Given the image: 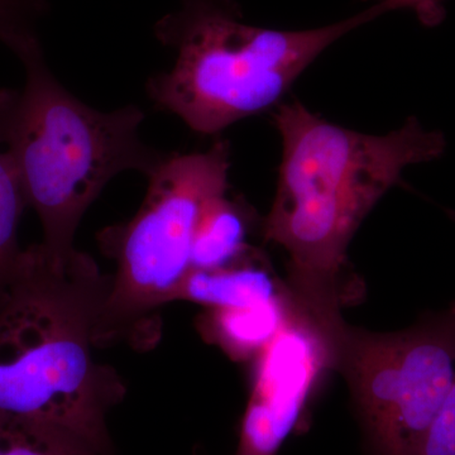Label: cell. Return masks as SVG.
Instances as JSON below:
<instances>
[{"label":"cell","instance_id":"30bf717a","mask_svg":"<svg viewBox=\"0 0 455 455\" xmlns=\"http://www.w3.org/2000/svg\"><path fill=\"white\" fill-rule=\"evenodd\" d=\"M248 217L239 204L221 196L204 212L194 236L191 271L227 267L251 250Z\"/></svg>","mask_w":455,"mask_h":455},{"label":"cell","instance_id":"52a82bcc","mask_svg":"<svg viewBox=\"0 0 455 455\" xmlns=\"http://www.w3.org/2000/svg\"><path fill=\"white\" fill-rule=\"evenodd\" d=\"M328 370L331 353L324 329L292 304L283 329L254 361L235 455H277Z\"/></svg>","mask_w":455,"mask_h":455},{"label":"cell","instance_id":"6da1fadb","mask_svg":"<svg viewBox=\"0 0 455 455\" xmlns=\"http://www.w3.org/2000/svg\"><path fill=\"white\" fill-rule=\"evenodd\" d=\"M275 121L283 160L263 235L289 257L284 284L293 304L329 325L361 293L347 252L362 221L407 166L438 160L447 140L416 118L383 136L359 133L299 101L280 104Z\"/></svg>","mask_w":455,"mask_h":455},{"label":"cell","instance_id":"277c9868","mask_svg":"<svg viewBox=\"0 0 455 455\" xmlns=\"http://www.w3.org/2000/svg\"><path fill=\"white\" fill-rule=\"evenodd\" d=\"M385 0L334 25L277 31L247 25L235 0H181L155 26L175 59L147 82L149 99L196 133H220L235 123L280 106L307 66L347 33L392 9Z\"/></svg>","mask_w":455,"mask_h":455},{"label":"cell","instance_id":"9a60e30c","mask_svg":"<svg viewBox=\"0 0 455 455\" xmlns=\"http://www.w3.org/2000/svg\"><path fill=\"white\" fill-rule=\"evenodd\" d=\"M401 2L405 3L406 5H416L424 2H430V0H401Z\"/></svg>","mask_w":455,"mask_h":455},{"label":"cell","instance_id":"9c48e42d","mask_svg":"<svg viewBox=\"0 0 455 455\" xmlns=\"http://www.w3.org/2000/svg\"><path fill=\"white\" fill-rule=\"evenodd\" d=\"M291 309L287 291L277 300L257 307L211 309L203 319V333L232 357H257L283 329Z\"/></svg>","mask_w":455,"mask_h":455},{"label":"cell","instance_id":"ba28073f","mask_svg":"<svg viewBox=\"0 0 455 455\" xmlns=\"http://www.w3.org/2000/svg\"><path fill=\"white\" fill-rule=\"evenodd\" d=\"M286 291V284L272 274L260 253L251 248L227 267L193 269L180 290L178 300L196 302L209 309H236L267 304Z\"/></svg>","mask_w":455,"mask_h":455},{"label":"cell","instance_id":"3957f363","mask_svg":"<svg viewBox=\"0 0 455 455\" xmlns=\"http://www.w3.org/2000/svg\"><path fill=\"white\" fill-rule=\"evenodd\" d=\"M20 62L23 85L0 89V152L27 208L40 218L41 244L66 260L77 251L74 239L84 215L107 185L128 171L149 178L170 154L140 137V108L89 107L59 82L44 49Z\"/></svg>","mask_w":455,"mask_h":455},{"label":"cell","instance_id":"5b68a950","mask_svg":"<svg viewBox=\"0 0 455 455\" xmlns=\"http://www.w3.org/2000/svg\"><path fill=\"white\" fill-rule=\"evenodd\" d=\"M230 169L224 140L205 152L176 154L148 179L139 212L107 228L99 245L116 263L99 317L97 343L140 333L156 310L178 301L191 272V251L204 212L226 196Z\"/></svg>","mask_w":455,"mask_h":455},{"label":"cell","instance_id":"8fae6325","mask_svg":"<svg viewBox=\"0 0 455 455\" xmlns=\"http://www.w3.org/2000/svg\"><path fill=\"white\" fill-rule=\"evenodd\" d=\"M0 455H106L60 425L0 411Z\"/></svg>","mask_w":455,"mask_h":455},{"label":"cell","instance_id":"8992f818","mask_svg":"<svg viewBox=\"0 0 455 455\" xmlns=\"http://www.w3.org/2000/svg\"><path fill=\"white\" fill-rule=\"evenodd\" d=\"M331 370L348 383L367 455H419L455 383V301L410 328L325 329Z\"/></svg>","mask_w":455,"mask_h":455},{"label":"cell","instance_id":"2e32d148","mask_svg":"<svg viewBox=\"0 0 455 455\" xmlns=\"http://www.w3.org/2000/svg\"><path fill=\"white\" fill-rule=\"evenodd\" d=\"M454 220H455V214H453Z\"/></svg>","mask_w":455,"mask_h":455},{"label":"cell","instance_id":"5bb4252c","mask_svg":"<svg viewBox=\"0 0 455 455\" xmlns=\"http://www.w3.org/2000/svg\"><path fill=\"white\" fill-rule=\"evenodd\" d=\"M419 455H455V383L430 425Z\"/></svg>","mask_w":455,"mask_h":455},{"label":"cell","instance_id":"7a4b0ae2","mask_svg":"<svg viewBox=\"0 0 455 455\" xmlns=\"http://www.w3.org/2000/svg\"><path fill=\"white\" fill-rule=\"evenodd\" d=\"M109 286L89 254L26 248L0 310V411L68 427L114 455L107 418L127 390L92 353Z\"/></svg>","mask_w":455,"mask_h":455},{"label":"cell","instance_id":"7c38bea8","mask_svg":"<svg viewBox=\"0 0 455 455\" xmlns=\"http://www.w3.org/2000/svg\"><path fill=\"white\" fill-rule=\"evenodd\" d=\"M26 208L22 188L0 152V310L11 295L25 253L18 241V232Z\"/></svg>","mask_w":455,"mask_h":455},{"label":"cell","instance_id":"4fadbf2b","mask_svg":"<svg viewBox=\"0 0 455 455\" xmlns=\"http://www.w3.org/2000/svg\"><path fill=\"white\" fill-rule=\"evenodd\" d=\"M49 11V0H0V44L17 59L41 49L37 22Z\"/></svg>","mask_w":455,"mask_h":455}]
</instances>
